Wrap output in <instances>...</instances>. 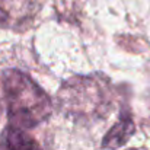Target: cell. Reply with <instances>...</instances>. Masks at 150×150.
Returning a JSON list of instances; mask_svg holds the SVG:
<instances>
[{
  "label": "cell",
  "instance_id": "cell-2",
  "mask_svg": "<svg viewBox=\"0 0 150 150\" xmlns=\"http://www.w3.org/2000/svg\"><path fill=\"white\" fill-rule=\"evenodd\" d=\"M60 105L77 118H100L111 109V91L105 76H80L69 80L60 91Z\"/></svg>",
  "mask_w": 150,
  "mask_h": 150
},
{
  "label": "cell",
  "instance_id": "cell-6",
  "mask_svg": "<svg viewBox=\"0 0 150 150\" xmlns=\"http://www.w3.org/2000/svg\"><path fill=\"white\" fill-rule=\"evenodd\" d=\"M130 150H136V149H130Z\"/></svg>",
  "mask_w": 150,
  "mask_h": 150
},
{
  "label": "cell",
  "instance_id": "cell-4",
  "mask_svg": "<svg viewBox=\"0 0 150 150\" xmlns=\"http://www.w3.org/2000/svg\"><path fill=\"white\" fill-rule=\"evenodd\" d=\"M0 150H41V146L23 128L9 125L0 133Z\"/></svg>",
  "mask_w": 150,
  "mask_h": 150
},
{
  "label": "cell",
  "instance_id": "cell-5",
  "mask_svg": "<svg viewBox=\"0 0 150 150\" xmlns=\"http://www.w3.org/2000/svg\"><path fill=\"white\" fill-rule=\"evenodd\" d=\"M134 130H136V127H134V122H133L130 114L122 111L118 122L106 133V136H105V139L102 142V146L109 150L118 149V147L124 146L130 140V137L133 136Z\"/></svg>",
  "mask_w": 150,
  "mask_h": 150
},
{
  "label": "cell",
  "instance_id": "cell-3",
  "mask_svg": "<svg viewBox=\"0 0 150 150\" xmlns=\"http://www.w3.org/2000/svg\"><path fill=\"white\" fill-rule=\"evenodd\" d=\"M38 9V0H0V26L23 31L32 23Z\"/></svg>",
  "mask_w": 150,
  "mask_h": 150
},
{
  "label": "cell",
  "instance_id": "cell-1",
  "mask_svg": "<svg viewBox=\"0 0 150 150\" xmlns=\"http://www.w3.org/2000/svg\"><path fill=\"white\" fill-rule=\"evenodd\" d=\"M10 125L32 128L47 121L52 112L50 96L23 71L10 69L1 76Z\"/></svg>",
  "mask_w": 150,
  "mask_h": 150
}]
</instances>
